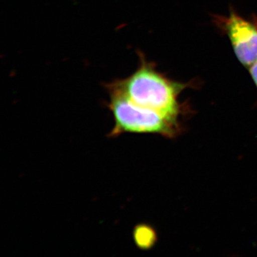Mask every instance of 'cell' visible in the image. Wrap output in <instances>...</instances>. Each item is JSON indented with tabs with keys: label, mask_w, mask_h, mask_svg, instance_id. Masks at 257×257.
Segmentation results:
<instances>
[{
	"label": "cell",
	"mask_w": 257,
	"mask_h": 257,
	"mask_svg": "<svg viewBox=\"0 0 257 257\" xmlns=\"http://www.w3.org/2000/svg\"><path fill=\"white\" fill-rule=\"evenodd\" d=\"M135 104L152 109L177 123V101L182 85L166 78L155 67L143 60L138 69L126 79L109 84Z\"/></svg>",
	"instance_id": "6da1fadb"
},
{
	"label": "cell",
	"mask_w": 257,
	"mask_h": 257,
	"mask_svg": "<svg viewBox=\"0 0 257 257\" xmlns=\"http://www.w3.org/2000/svg\"><path fill=\"white\" fill-rule=\"evenodd\" d=\"M109 107L112 112L114 126L109 136L124 133H152L172 137L177 133V123L163 115L139 106L121 92L109 86Z\"/></svg>",
	"instance_id": "7a4b0ae2"
},
{
	"label": "cell",
	"mask_w": 257,
	"mask_h": 257,
	"mask_svg": "<svg viewBox=\"0 0 257 257\" xmlns=\"http://www.w3.org/2000/svg\"><path fill=\"white\" fill-rule=\"evenodd\" d=\"M219 23L227 34L238 60L251 67L257 61V20H246L231 12L221 18Z\"/></svg>",
	"instance_id": "3957f363"
},
{
	"label": "cell",
	"mask_w": 257,
	"mask_h": 257,
	"mask_svg": "<svg viewBox=\"0 0 257 257\" xmlns=\"http://www.w3.org/2000/svg\"><path fill=\"white\" fill-rule=\"evenodd\" d=\"M143 231L142 229H138L137 231V238L138 242L142 246H150V243L154 241L153 231L148 228H143Z\"/></svg>",
	"instance_id": "277c9868"
},
{
	"label": "cell",
	"mask_w": 257,
	"mask_h": 257,
	"mask_svg": "<svg viewBox=\"0 0 257 257\" xmlns=\"http://www.w3.org/2000/svg\"><path fill=\"white\" fill-rule=\"evenodd\" d=\"M249 71L250 74H251L253 82H254L257 87V61L250 67Z\"/></svg>",
	"instance_id": "5b68a950"
}]
</instances>
